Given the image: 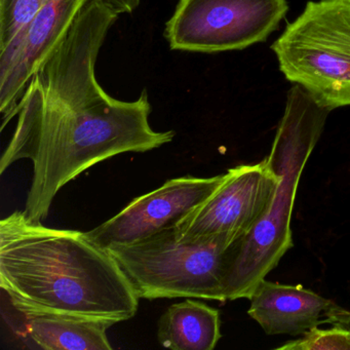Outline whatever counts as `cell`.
<instances>
[{"instance_id": "cell-8", "label": "cell", "mask_w": 350, "mask_h": 350, "mask_svg": "<svg viewBox=\"0 0 350 350\" xmlns=\"http://www.w3.org/2000/svg\"><path fill=\"white\" fill-rule=\"evenodd\" d=\"M89 0H48L19 42L0 54L1 131L17 116L28 83L66 36ZM118 14L134 12L140 0H104Z\"/></svg>"}, {"instance_id": "cell-9", "label": "cell", "mask_w": 350, "mask_h": 350, "mask_svg": "<svg viewBox=\"0 0 350 350\" xmlns=\"http://www.w3.org/2000/svg\"><path fill=\"white\" fill-rule=\"evenodd\" d=\"M226 179V173L211 178H175L139 196L118 215L102 223L87 237L100 247L126 245L174 226L208 200Z\"/></svg>"}, {"instance_id": "cell-2", "label": "cell", "mask_w": 350, "mask_h": 350, "mask_svg": "<svg viewBox=\"0 0 350 350\" xmlns=\"http://www.w3.org/2000/svg\"><path fill=\"white\" fill-rule=\"evenodd\" d=\"M0 286L24 314L66 315L116 325L136 315L126 272L85 232L52 228L16 211L0 222Z\"/></svg>"}, {"instance_id": "cell-15", "label": "cell", "mask_w": 350, "mask_h": 350, "mask_svg": "<svg viewBox=\"0 0 350 350\" xmlns=\"http://www.w3.org/2000/svg\"><path fill=\"white\" fill-rule=\"evenodd\" d=\"M325 323L350 332V311L336 305L325 314Z\"/></svg>"}, {"instance_id": "cell-4", "label": "cell", "mask_w": 350, "mask_h": 350, "mask_svg": "<svg viewBox=\"0 0 350 350\" xmlns=\"http://www.w3.org/2000/svg\"><path fill=\"white\" fill-rule=\"evenodd\" d=\"M239 239L220 235L178 239L176 227L126 245L107 247L143 299L196 298L225 302L228 252Z\"/></svg>"}, {"instance_id": "cell-13", "label": "cell", "mask_w": 350, "mask_h": 350, "mask_svg": "<svg viewBox=\"0 0 350 350\" xmlns=\"http://www.w3.org/2000/svg\"><path fill=\"white\" fill-rule=\"evenodd\" d=\"M48 0H0V54L11 50Z\"/></svg>"}, {"instance_id": "cell-14", "label": "cell", "mask_w": 350, "mask_h": 350, "mask_svg": "<svg viewBox=\"0 0 350 350\" xmlns=\"http://www.w3.org/2000/svg\"><path fill=\"white\" fill-rule=\"evenodd\" d=\"M280 350H350V332L333 325L331 329H309L302 337L278 347Z\"/></svg>"}, {"instance_id": "cell-3", "label": "cell", "mask_w": 350, "mask_h": 350, "mask_svg": "<svg viewBox=\"0 0 350 350\" xmlns=\"http://www.w3.org/2000/svg\"><path fill=\"white\" fill-rule=\"evenodd\" d=\"M329 112L300 85L288 90L284 116L268 155L282 181L265 216L229 249L224 280L226 301L250 299L293 247L291 220L299 181Z\"/></svg>"}, {"instance_id": "cell-11", "label": "cell", "mask_w": 350, "mask_h": 350, "mask_svg": "<svg viewBox=\"0 0 350 350\" xmlns=\"http://www.w3.org/2000/svg\"><path fill=\"white\" fill-rule=\"evenodd\" d=\"M157 325L159 344L173 350H213L222 336L219 310L190 298L171 305Z\"/></svg>"}, {"instance_id": "cell-5", "label": "cell", "mask_w": 350, "mask_h": 350, "mask_svg": "<svg viewBox=\"0 0 350 350\" xmlns=\"http://www.w3.org/2000/svg\"><path fill=\"white\" fill-rule=\"evenodd\" d=\"M271 50L286 81L321 107L350 106V0L308 1Z\"/></svg>"}, {"instance_id": "cell-7", "label": "cell", "mask_w": 350, "mask_h": 350, "mask_svg": "<svg viewBox=\"0 0 350 350\" xmlns=\"http://www.w3.org/2000/svg\"><path fill=\"white\" fill-rule=\"evenodd\" d=\"M282 181L269 157L229 169L216 191L176 223L178 239L200 241L220 235L243 239L269 210Z\"/></svg>"}, {"instance_id": "cell-1", "label": "cell", "mask_w": 350, "mask_h": 350, "mask_svg": "<svg viewBox=\"0 0 350 350\" xmlns=\"http://www.w3.org/2000/svg\"><path fill=\"white\" fill-rule=\"evenodd\" d=\"M120 14L104 0H89L60 44L28 83L13 137L0 159L33 165L26 200L28 218L44 222L66 184L93 165L122 153H144L173 141L175 132L151 128V105L110 97L96 79L100 49Z\"/></svg>"}, {"instance_id": "cell-6", "label": "cell", "mask_w": 350, "mask_h": 350, "mask_svg": "<svg viewBox=\"0 0 350 350\" xmlns=\"http://www.w3.org/2000/svg\"><path fill=\"white\" fill-rule=\"evenodd\" d=\"M288 11V0H179L165 38L184 52L245 50L266 42Z\"/></svg>"}, {"instance_id": "cell-12", "label": "cell", "mask_w": 350, "mask_h": 350, "mask_svg": "<svg viewBox=\"0 0 350 350\" xmlns=\"http://www.w3.org/2000/svg\"><path fill=\"white\" fill-rule=\"evenodd\" d=\"M22 313V312H21ZM26 335L44 350H111L107 329L112 323L66 315L24 314Z\"/></svg>"}, {"instance_id": "cell-10", "label": "cell", "mask_w": 350, "mask_h": 350, "mask_svg": "<svg viewBox=\"0 0 350 350\" xmlns=\"http://www.w3.org/2000/svg\"><path fill=\"white\" fill-rule=\"evenodd\" d=\"M247 314L267 335L302 336L325 323L336 303L301 284H280L264 278L249 299Z\"/></svg>"}]
</instances>
